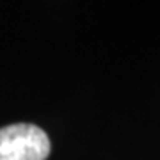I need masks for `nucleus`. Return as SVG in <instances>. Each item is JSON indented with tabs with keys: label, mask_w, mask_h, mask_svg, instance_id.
I'll return each mask as SVG.
<instances>
[{
	"label": "nucleus",
	"mask_w": 160,
	"mask_h": 160,
	"mask_svg": "<svg viewBox=\"0 0 160 160\" xmlns=\"http://www.w3.org/2000/svg\"><path fill=\"white\" fill-rule=\"evenodd\" d=\"M50 139L43 128L14 123L0 128V160H46Z\"/></svg>",
	"instance_id": "1"
}]
</instances>
